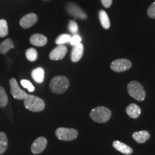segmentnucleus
I'll use <instances>...</instances> for the list:
<instances>
[{
    "label": "nucleus",
    "mask_w": 155,
    "mask_h": 155,
    "mask_svg": "<svg viewBox=\"0 0 155 155\" xmlns=\"http://www.w3.org/2000/svg\"><path fill=\"white\" fill-rule=\"evenodd\" d=\"M69 80L63 75H57L52 79L50 83V88L53 93L58 94H64L68 89Z\"/></svg>",
    "instance_id": "1"
},
{
    "label": "nucleus",
    "mask_w": 155,
    "mask_h": 155,
    "mask_svg": "<svg viewBox=\"0 0 155 155\" xmlns=\"http://www.w3.org/2000/svg\"><path fill=\"white\" fill-rule=\"evenodd\" d=\"M25 107L32 112L42 111L45 108V103L38 96L28 95L24 100Z\"/></svg>",
    "instance_id": "2"
},
{
    "label": "nucleus",
    "mask_w": 155,
    "mask_h": 155,
    "mask_svg": "<svg viewBox=\"0 0 155 155\" xmlns=\"http://www.w3.org/2000/svg\"><path fill=\"white\" fill-rule=\"evenodd\" d=\"M90 116L93 121L97 123H105L111 119V111L104 106H98L91 110Z\"/></svg>",
    "instance_id": "3"
},
{
    "label": "nucleus",
    "mask_w": 155,
    "mask_h": 155,
    "mask_svg": "<svg viewBox=\"0 0 155 155\" xmlns=\"http://www.w3.org/2000/svg\"><path fill=\"white\" fill-rule=\"evenodd\" d=\"M128 93L132 98L139 101H142L145 99L146 92L140 83L137 81H131L127 86Z\"/></svg>",
    "instance_id": "4"
},
{
    "label": "nucleus",
    "mask_w": 155,
    "mask_h": 155,
    "mask_svg": "<svg viewBox=\"0 0 155 155\" xmlns=\"http://www.w3.org/2000/svg\"><path fill=\"white\" fill-rule=\"evenodd\" d=\"M78 132L75 129L60 127L55 131L56 137L62 141L74 140L78 137Z\"/></svg>",
    "instance_id": "5"
},
{
    "label": "nucleus",
    "mask_w": 155,
    "mask_h": 155,
    "mask_svg": "<svg viewBox=\"0 0 155 155\" xmlns=\"http://www.w3.org/2000/svg\"><path fill=\"white\" fill-rule=\"evenodd\" d=\"M9 86H10V93L13 98L17 100H25L28 94L19 88L17 81L15 78H12L9 80Z\"/></svg>",
    "instance_id": "6"
},
{
    "label": "nucleus",
    "mask_w": 155,
    "mask_h": 155,
    "mask_svg": "<svg viewBox=\"0 0 155 155\" xmlns=\"http://www.w3.org/2000/svg\"><path fill=\"white\" fill-rule=\"evenodd\" d=\"M131 62L128 59H118L111 64V69L117 73L124 72L131 68Z\"/></svg>",
    "instance_id": "7"
},
{
    "label": "nucleus",
    "mask_w": 155,
    "mask_h": 155,
    "mask_svg": "<svg viewBox=\"0 0 155 155\" xmlns=\"http://www.w3.org/2000/svg\"><path fill=\"white\" fill-rule=\"evenodd\" d=\"M48 144V140L43 137H40L36 139L31 146V152L35 154L42 153L45 150Z\"/></svg>",
    "instance_id": "8"
},
{
    "label": "nucleus",
    "mask_w": 155,
    "mask_h": 155,
    "mask_svg": "<svg viewBox=\"0 0 155 155\" xmlns=\"http://www.w3.org/2000/svg\"><path fill=\"white\" fill-rule=\"evenodd\" d=\"M38 15L35 13H30L22 17L19 21V24L22 28L28 29L35 25L38 22Z\"/></svg>",
    "instance_id": "9"
},
{
    "label": "nucleus",
    "mask_w": 155,
    "mask_h": 155,
    "mask_svg": "<svg viewBox=\"0 0 155 155\" xmlns=\"http://www.w3.org/2000/svg\"><path fill=\"white\" fill-rule=\"evenodd\" d=\"M68 49L66 46L63 45H59L58 47L53 49L50 53V59L52 61H60L65 57L67 54Z\"/></svg>",
    "instance_id": "10"
},
{
    "label": "nucleus",
    "mask_w": 155,
    "mask_h": 155,
    "mask_svg": "<svg viewBox=\"0 0 155 155\" xmlns=\"http://www.w3.org/2000/svg\"><path fill=\"white\" fill-rule=\"evenodd\" d=\"M67 11L70 15L75 17H78L80 19H86L87 15L86 13L81 9L78 6L73 3L68 4L67 6Z\"/></svg>",
    "instance_id": "11"
},
{
    "label": "nucleus",
    "mask_w": 155,
    "mask_h": 155,
    "mask_svg": "<svg viewBox=\"0 0 155 155\" xmlns=\"http://www.w3.org/2000/svg\"><path fill=\"white\" fill-rule=\"evenodd\" d=\"M83 50H84V48H83V44L80 43L73 46L71 56L72 62H73V63H77V62L80 61L81 58L83 57Z\"/></svg>",
    "instance_id": "12"
},
{
    "label": "nucleus",
    "mask_w": 155,
    "mask_h": 155,
    "mask_svg": "<svg viewBox=\"0 0 155 155\" xmlns=\"http://www.w3.org/2000/svg\"><path fill=\"white\" fill-rule=\"evenodd\" d=\"M30 43L38 47H42L48 42V38L42 34H34L30 38Z\"/></svg>",
    "instance_id": "13"
},
{
    "label": "nucleus",
    "mask_w": 155,
    "mask_h": 155,
    "mask_svg": "<svg viewBox=\"0 0 155 155\" xmlns=\"http://www.w3.org/2000/svg\"><path fill=\"white\" fill-rule=\"evenodd\" d=\"M113 147L115 150L119 151V152L122 153V154L129 155L133 153L132 148L124 144V143L121 142V141H114L113 142Z\"/></svg>",
    "instance_id": "14"
},
{
    "label": "nucleus",
    "mask_w": 155,
    "mask_h": 155,
    "mask_svg": "<svg viewBox=\"0 0 155 155\" xmlns=\"http://www.w3.org/2000/svg\"><path fill=\"white\" fill-rule=\"evenodd\" d=\"M132 137L139 144H144L150 138V134L147 131H139L134 132Z\"/></svg>",
    "instance_id": "15"
},
{
    "label": "nucleus",
    "mask_w": 155,
    "mask_h": 155,
    "mask_svg": "<svg viewBox=\"0 0 155 155\" xmlns=\"http://www.w3.org/2000/svg\"><path fill=\"white\" fill-rule=\"evenodd\" d=\"M126 112L129 117L132 119H137L141 114V108L135 104H131L126 108Z\"/></svg>",
    "instance_id": "16"
},
{
    "label": "nucleus",
    "mask_w": 155,
    "mask_h": 155,
    "mask_svg": "<svg viewBox=\"0 0 155 155\" xmlns=\"http://www.w3.org/2000/svg\"><path fill=\"white\" fill-rule=\"evenodd\" d=\"M32 78L38 83H42L44 81L45 71L42 68H37L32 71Z\"/></svg>",
    "instance_id": "17"
},
{
    "label": "nucleus",
    "mask_w": 155,
    "mask_h": 155,
    "mask_svg": "<svg viewBox=\"0 0 155 155\" xmlns=\"http://www.w3.org/2000/svg\"><path fill=\"white\" fill-rule=\"evenodd\" d=\"M14 42L10 38L6 39L3 42L0 43V53L5 55L8 53V51L12 48H14Z\"/></svg>",
    "instance_id": "18"
},
{
    "label": "nucleus",
    "mask_w": 155,
    "mask_h": 155,
    "mask_svg": "<svg viewBox=\"0 0 155 155\" xmlns=\"http://www.w3.org/2000/svg\"><path fill=\"white\" fill-rule=\"evenodd\" d=\"M8 147V139L5 132H0V154H2L6 152Z\"/></svg>",
    "instance_id": "19"
},
{
    "label": "nucleus",
    "mask_w": 155,
    "mask_h": 155,
    "mask_svg": "<svg viewBox=\"0 0 155 155\" xmlns=\"http://www.w3.org/2000/svg\"><path fill=\"white\" fill-rule=\"evenodd\" d=\"M99 19L103 28L106 29V30L110 28V25L111 24H110L109 18H108L107 13L105 11L101 10L99 12Z\"/></svg>",
    "instance_id": "20"
},
{
    "label": "nucleus",
    "mask_w": 155,
    "mask_h": 155,
    "mask_svg": "<svg viewBox=\"0 0 155 155\" xmlns=\"http://www.w3.org/2000/svg\"><path fill=\"white\" fill-rule=\"evenodd\" d=\"M8 104V97L5 88L0 86V107L4 108Z\"/></svg>",
    "instance_id": "21"
},
{
    "label": "nucleus",
    "mask_w": 155,
    "mask_h": 155,
    "mask_svg": "<svg viewBox=\"0 0 155 155\" xmlns=\"http://www.w3.org/2000/svg\"><path fill=\"white\" fill-rule=\"evenodd\" d=\"M25 55L27 59L30 62H35L38 59V52L35 48H29L26 50Z\"/></svg>",
    "instance_id": "22"
},
{
    "label": "nucleus",
    "mask_w": 155,
    "mask_h": 155,
    "mask_svg": "<svg viewBox=\"0 0 155 155\" xmlns=\"http://www.w3.org/2000/svg\"><path fill=\"white\" fill-rule=\"evenodd\" d=\"M8 25L5 19H0V38H5L8 35Z\"/></svg>",
    "instance_id": "23"
},
{
    "label": "nucleus",
    "mask_w": 155,
    "mask_h": 155,
    "mask_svg": "<svg viewBox=\"0 0 155 155\" xmlns=\"http://www.w3.org/2000/svg\"><path fill=\"white\" fill-rule=\"evenodd\" d=\"M71 35H67V34H63L61 35H60L59 37H58L55 40V43L58 45H63L66 43V42H70V41H71Z\"/></svg>",
    "instance_id": "24"
},
{
    "label": "nucleus",
    "mask_w": 155,
    "mask_h": 155,
    "mask_svg": "<svg viewBox=\"0 0 155 155\" xmlns=\"http://www.w3.org/2000/svg\"><path fill=\"white\" fill-rule=\"evenodd\" d=\"M20 83L24 88L28 89L30 92H33L35 91V87L32 84V83H31L30 81L25 80V79H22V80H21Z\"/></svg>",
    "instance_id": "25"
},
{
    "label": "nucleus",
    "mask_w": 155,
    "mask_h": 155,
    "mask_svg": "<svg viewBox=\"0 0 155 155\" xmlns=\"http://www.w3.org/2000/svg\"><path fill=\"white\" fill-rule=\"evenodd\" d=\"M69 31L72 34H76L78 31V27L77 23L75 21H70L68 25Z\"/></svg>",
    "instance_id": "26"
},
{
    "label": "nucleus",
    "mask_w": 155,
    "mask_h": 155,
    "mask_svg": "<svg viewBox=\"0 0 155 155\" xmlns=\"http://www.w3.org/2000/svg\"><path fill=\"white\" fill-rule=\"evenodd\" d=\"M147 15L150 18L155 19V2L150 6L147 10Z\"/></svg>",
    "instance_id": "27"
},
{
    "label": "nucleus",
    "mask_w": 155,
    "mask_h": 155,
    "mask_svg": "<svg viewBox=\"0 0 155 155\" xmlns=\"http://www.w3.org/2000/svg\"><path fill=\"white\" fill-rule=\"evenodd\" d=\"M81 42V38L78 35H75L74 36H73L71 39V41H70V43H71L72 45H76L80 44Z\"/></svg>",
    "instance_id": "28"
},
{
    "label": "nucleus",
    "mask_w": 155,
    "mask_h": 155,
    "mask_svg": "<svg viewBox=\"0 0 155 155\" xmlns=\"http://www.w3.org/2000/svg\"><path fill=\"white\" fill-rule=\"evenodd\" d=\"M101 2L104 7H106V8H108L112 5V0H101Z\"/></svg>",
    "instance_id": "29"
}]
</instances>
